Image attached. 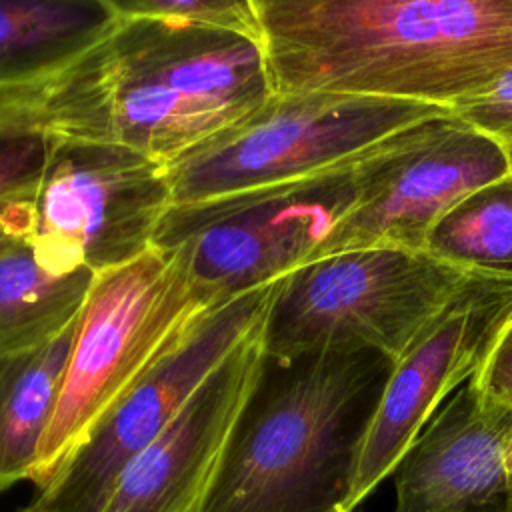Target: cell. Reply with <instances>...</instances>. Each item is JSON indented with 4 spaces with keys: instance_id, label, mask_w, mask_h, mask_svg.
Instances as JSON below:
<instances>
[{
    "instance_id": "484cf974",
    "label": "cell",
    "mask_w": 512,
    "mask_h": 512,
    "mask_svg": "<svg viewBox=\"0 0 512 512\" xmlns=\"http://www.w3.org/2000/svg\"><path fill=\"white\" fill-rule=\"evenodd\" d=\"M356 512H358V510H356Z\"/></svg>"
},
{
    "instance_id": "277c9868",
    "label": "cell",
    "mask_w": 512,
    "mask_h": 512,
    "mask_svg": "<svg viewBox=\"0 0 512 512\" xmlns=\"http://www.w3.org/2000/svg\"><path fill=\"white\" fill-rule=\"evenodd\" d=\"M210 308L180 258L156 246L94 276L30 478L36 490Z\"/></svg>"
},
{
    "instance_id": "ba28073f",
    "label": "cell",
    "mask_w": 512,
    "mask_h": 512,
    "mask_svg": "<svg viewBox=\"0 0 512 512\" xmlns=\"http://www.w3.org/2000/svg\"><path fill=\"white\" fill-rule=\"evenodd\" d=\"M362 154L310 178L172 206L154 246L180 258L212 306L278 282L318 258L354 204Z\"/></svg>"
},
{
    "instance_id": "2e32d148",
    "label": "cell",
    "mask_w": 512,
    "mask_h": 512,
    "mask_svg": "<svg viewBox=\"0 0 512 512\" xmlns=\"http://www.w3.org/2000/svg\"><path fill=\"white\" fill-rule=\"evenodd\" d=\"M94 272L48 268L24 240L0 246V354L38 346L82 310Z\"/></svg>"
},
{
    "instance_id": "7a4b0ae2",
    "label": "cell",
    "mask_w": 512,
    "mask_h": 512,
    "mask_svg": "<svg viewBox=\"0 0 512 512\" xmlns=\"http://www.w3.org/2000/svg\"><path fill=\"white\" fill-rule=\"evenodd\" d=\"M274 94L450 106L512 66V0H252Z\"/></svg>"
},
{
    "instance_id": "4fadbf2b",
    "label": "cell",
    "mask_w": 512,
    "mask_h": 512,
    "mask_svg": "<svg viewBox=\"0 0 512 512\" xmlns=\"http://www.w3.org/2000/svg\"><path fill=\"white\" fill-rule=\"evenodd\" d=\"M512 406L466 382L394 468L392 512H488L510 506Z\"/></svg>"
},
{
    "instance_id": "cb8c5ba5",
    "label": "cell",
    "mask_w": 512,
    "mask_h": 512,
    "mask_svg": "<svg viewBox=\"0 0 512 512\" xmlns=\"http://www.w3.org/2000/svg\"><path fill=\"white\" fill-rule=\"evenodd\" d=\"M18 512H40V510H34V508H30V506H26V508H22V510H18Z\"/></svg>"
},
{
    "instance_id": "3957f363",
    "label": "cell",
    "mask_w": 512,
    "mask_h": 512,
    "mask_svg": "<svg viewBox=\"0 0 512 512\" xmlns=\"http://www.w3.org/2000/svg\"><path fill=\"white\" fill-rule=\"evenodd\" d=\"M394 364L372 348L264 354L198 512H348Z\"/></svg>"
},
{
    "instance_id": "e0dca14e",
    "label": "cell",
    "mask_w": 512,
    "mask_h": 512,
    "mask_svg": "<svg viewBox=\"0 0 512 512\" xmlns=\"http://www.w3.org/2000/svg\"><path fill=\"white\" fill-rule=\"evenodd\" d=\"M424 250L466 272L512 278V176L450 208L428 232Z\"/></svg>"
},
{
    "instance_id": "5b68a950",
    "label": "cell",
    "mask_w": 512,
    "mask_h": 512,
    "mask_svg": "<svg viewBox=\"0 0 512 512\" xmlns=\"http://www.w3.org/2000/svg\"><path fill=\"white\" fill-rule=\"evenodd\" d=\"M474 272L426 250L366 248L312 260L280 278L262 346L266 358L372 348L398 360Z\"/></svg>"
},
{
    "instance_id": "ffe728a7",
    "label": "cell",
    "mask_w": 512,
    "mask_h": 512,
    "mask_svg": "<svg viewBox=\"0 0 512 512\" xmlns=\"http://www.w3.org/2000/svg\"><path fill=\"white\" fill-rule=\"evenodd\" d=\"M450 112L482 132L484 136L500 142H512V66L506 68L488 86L452 102Z\"/></svg>"
},
{
    "instance_id": "6da1fadb",
    "label": "cell",
    "mask_w": 512,
    "mask_h": 512,
    "mask_svg": "<svg viewBox=\"0 0 512 512\" xmlns=\"http://www.w3.org/2000/svg\"><path fill=\"white\" fill-rule=\"evenodd\" d=\"M272 94L258 38L118 12V22L68 66L0 94V120L126 148L166 168Z\"/></svg>"
},
{
    "instance_id": "7402d4cb",
    "label": "cell",
    "mask_w": 512,
    "mask_h": 512,
    "mask_svg": "<svg viewBox=\"0 0 512 512\" xmlns=\"http://www.w3.org/2000/svg\"><path fill=\"white\" fill-rule=\"evenodd\" d=\"M504 150H506V158H508V166H510V176H512V142L506 144Z\"/></svg>"
},
{
    "instance_id": "5bb4252c",
    "label": "cell",
    "mask_w": 512,
    "mask_h": 512,
    "mask_svg": "<svg viewBox=\"0 0 512 512\" xmlns=\"http://www.w3.org/2000/svg\"><path fill=\"white\" fill-rule=\"evenodd\" d=\"M116 22L112 0H0V94L56 74Z\"/></svg>"
},
{
    "instance_id": "44dd1931",
    "label": "cell",
    "mask_w": 512,
    "mask_h": 512,
    "mask_svg": "<svg viewBox=\"0 0 512 512\" xmlns=\"http://www.w3.org/2000/svg\"><path fill=\"white\" fill-rule=\"evenodd\" d=\"M472 378L486 394L512 406V322L500 334L482 370Z\"/></svg>"
},
{
    "instance_id": "d6986e66",
    "label": "cell",
    "mask_w": 512,
    "mask_h": 512,
    "mask_svg": "<svg viewBox=\"0 0 512 512\" xmlns=\"http://www.w3.org/2000/svg\"><path fill=\"white\" fill-rule=\"evenodd\" d=\"M46 150V134L0 120V246L8 242L2 226L4 210L34 184Z\"/></svg>"
},
{
    "instance_id": "9c48e42d",
    "label": "cell",
    "mask_w": 512,
    "mask_h": 512,
    "mask_svg": "<svg viewBox=\"0 0 512 512\" xmlns=\"http://www.w3.org/2000/svg\"><path fill=\"white\" fill-rule=\"evenodd\" d=\"M508 174L504 146L452 112L400 128L364 150L354 204L318 258L366 248L424 250L450 208Z\"/></svg>"
},
{
    "instance_id": "30bf717a",
    "label": "cell",
    "mask_w": 512,
    "mask_h": 512,
    "mask_svg": "<svg viewBox=\"0 0 512 512\" xmlns=\"http://www.w3.org/2000/svg\"><path fill=\"white\" fill-rule=\"evenodd\" d=\"M278 282L200 316L36 490L28 506L40 512H100L128 462L176 418L196 388L244 340L262 330Z\"/></svg>"
},
{
    "instance_id": "603a6c76",
    "label": "cell",
    "mask_w": 512,
    "mask_h": 512,
    "mask_svg": "<svg viewBox=\"0 0 512 512\" xmlns=\"http://www.w3.org/2000/svg\"><path fill=\"white\" fill-rule=\"evenodd\" d=\"M488 512H512L510 506H504V508H496V510H488Z\"/></svg>"
},
{
    "instance_id": "9a60e30c",
    "label": "cell",
    "mask_w": 512,
    "mask_h": 512,
    "mask_svg": "<svg viewBox=\"0 0 512 512\" xmlns=\"http://www.w3.org/2000/svg\"><path fill=\"white\" fill-rule=\"evenodd\" d=\"M78 316L38 346L0 354V494L32 478L56 408Z\"/></svg>"
},
{
    "instance_id": "ac0fdd59",
    "label": "cell",
    "mask_w": 512,
    "mask_h": 512,
    "mask_svg": "<svg viewBox=\"0 0 512 512\" xmlns=\"http://www.w3.org/2000/svg\"><path fill=\"white\" fill-rule=\"evenodd\" d=\"M120 14L220 28L260 40L252 0H112Z\"/></svg>"
},
{
    "instance_id": "7c38bea8",
    "label": "cell",
    "mask_w": 512,
    "mask_h": 512,
    "mask_svg": "<svg viewBox=\"0 0 512 512\" xmlns=\"http://www.w3.org/2000/svg\"><path fill=\"white\" fill-rule=\"evenodd\" d=\"M264 328V326H262ZM264 364L262 330L244 340L116 478L100 512H198Z\"/></svg>"
},
{
    "instance_id": "d4e9b609",
    "label": "cell",
    "mask_w": 512,
    "mask_h": 512,
    "mask_svg": "<svg viewBox=\"0 0 512 512\" xmlns=\"http://www.w3.org/2000/svg\"><path fill=\"white\" fill-rule=\"evenodd\" d=\"M510 510H512V482H510Z\"/></svg>"
},
{
    "instance_id": "52a82bcc",
    "label": "cell",
    "mask_w": 512,
    "mask_h": 512,
    "mask_svg": "<svg viewBox=\"0 0 512 512\" xmlns=\"http://www.w3.org/2000/svg\"><path fill=\"white\" fill-rule=\"evenodd\" d=\"M448 106L348 94H272L254 114L164 168L172 206L332 170Z\"/></svg>"
},
{
    "instance_id": "8fae6325",
    "label": "cell",
    "mask_w": 512,
    "mask_h": 512,
    "mask_svg": "<svg viewBox=\"0 0 512 512\" xmlns=\"http://www.w3.org/2000/svg\"><path fill=\"white\" fill-rule=\"evenodd\" d=\"M510 322L512 278L470 274L420 330L396 360L366 434L348 512L394 472L438 404L482 370Z\"/></svg>"
},
{
    "instance_id": "8992f818",
    "label": "cell",
    "mask_w": 512,
    "mask_h": 512,
    "mask_svg": "<svg viewBox=\"0 0 512 512\" xmlns=\"http://www.w3.org/2000/svg\"><path fill=\"white\" fill-rule=\"evenodd\" d=\"M170 208L164 166L126 148L48 136L38 178L6 206L2 226L48 268L100 274L152 248Z\"/></svg>"
}]
</instances>
